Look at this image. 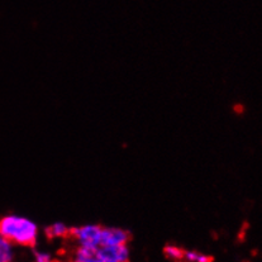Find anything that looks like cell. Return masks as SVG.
Instances as JSON below:
<instances>
[{"label": "cell", "instance_id": "6da1fadb", "mask_svg": "<svg viewBox=\"0 0 262 262\" xmlns=\"http://www.w3.org/2000/svg\"><path fill=\"white\" fill-rule=\"evenodd\" d=\"M39 229L36 222L27 216L8 214L0 218V236L14 246L32 247L38 239Z\"/></svg>", "mask_w": 262, "mask_h": 262}, {"label": "cell", "instance_id": "7a4b0ae2", "mask_svg": "<svg viewBox=\"0 0 262 262\" xmlns=\"http://www.w3.org/2000/svg\"><path fill=\"white\" fill-rule=\"evenodd\" d=\"M101 231L103 227L99 224H84L71 228L70 234L76 241L77 246L96 250L101 245Z\"/></svg>", "mask_w": 262, "mask_h": 262}, {"label": "cell", "instance_id": "3957f363", "mask_svg": "<svg viewBox=\"0 0 262 262\" xmlns=\"http://www.w3.org/2000/svg\"><path fill=\"white\" fill-rule=\"evenodd\" d=\"M98 262H128L129 248L128 245L122 246H100L95 250Z\"/></svg>", "mask_w": 262, "mask_h": 262}, {"label": "cell", "instance_id": "277c9868", "mask_svg": "<svg viewBox=\"0 0 262 262\" xmlns=\"http://www.w3.org/2000/svg\"><path fill=\"white\" fill-rule=\"evenodd\" d=\"M129 233L119 227H103L100 246H122L128 245Z\"/></svg>", "mask_w": 262, "mask_h": 262}, {"label": "cell", "instance_id": "5b68a950", "mask_svg": "<svg viewBox=\"0 0 262 262\" xmlns=\"http://www.w3.org/2000/svg\"><path fill=\"white\" fill-rule=\"evenodd\" d=\"M14 245L0 236V262H14Z\"/></svg>", "mask_w": 262, "mask_h": 262}, {"label": "cell", "instance_id": "8992f818", "mask_svg": "<svg viewBox=\"0 0 262 262\" xmlns=\"http://www.w3.org/2000/svg\"><path fill=\"white\" fill-rule=\"evenodd\" d=\"M70 229L63 222H55L47 227L46 233L50 238H63V237L70 234Z\"/></svg>", "mask_w": 262, "mask_h": 262}, {"label": "cell", "instance_id": "52a82bcc", "mask_svg": "<svg viewBox=\"0 0 262 262\" xmlns=\"http://www.w3.org/2000/svg\"><path fill=\"white\" fill-rule=\"evenodd\" d=\"M72 262H98L96 261L95 250L77 246L74 256H72Z\"/></svg>", "mask_w": 262, "mask_h": 262}, {"label": "cell", "instance_id": "ba28073f", "mask_svg": "<svg viewBox=\"0 0 262 262\" xmlns=\"http://www.w3.org/2000/svg\"><path fill=\"white\" fill-rule=\"evenodd\" d=\"M183 261L185 262H212V257L199 251L188 250L184 251Z\"/></svg>", "mask_w": 262, "mask_h": 262}, {"label": "cell", "instance_id": "9c48e42d", "mask_svg": "<svg viewBox=\"0 0 262 262\" xmlns=\"http://www.w3.org/2000/svg\"><path fill=\"white\" fill-rule=\"evenodd\" d=\"M164 253L168 260L181 261L184 256V250H181L180 247H178V246L175 245H167L166 247L164 248Z\"/></svg>", "mask_w": 262, "mask_h": 262}, {"label": "cell", "instance_id": "30bf717a", "mask_svg": "<svg viewBox=\"0 0 262 262\" xmlns=\"http://www.w3.org/2000/svg\"><path fill=\"white\" fill-rule=\"evenodd\" d=\"M33 262H53V256L48 251L36 250L33 252Z\"/></svg>", "mask_w": 262, "mask_h": 262}]
</instances>
